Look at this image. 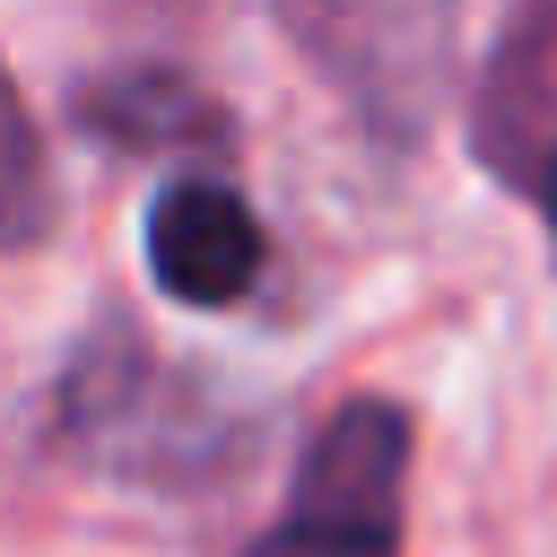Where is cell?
<instances>
[{"mask_svg": "<svg viewBox=\"0 0 557 557\" xmlns=\"http://www.w3.org/2000/svg\"><path fill=\"white\" fill-rule=\"evenodd\" d=\"M296 61L374 148H418L461 70V0H270Z\"/></svg>", "mask_w": 557, "mask_h": 557, "instance_id": "1", "label": "cell"}, {"mask_svg": "<svg viewBox=\"0 0 557 557\" xmlns=\"http://www.w3.org/2000/svg\"><path fill=\"white\" fill-rule=\"evenodd\" d=\"M400 505H409V409L348 400L305 444L287 513L244 557H400Z\"/></svg>", "mask_w": 557, "mask_h": 557, "instance_id": "2", "label": "cell"}, {"mask_svg": "<svg viewBox=\"0 0 557 557\" xmlns=\"http://www.w3.org/2000/svg\"><path fill=\"white\" fill-rule=\"evenodd\" d=\"M270 261V235L252 218V200L218 174H174L157 200H148V278L174 296V305H244L252 278Z\"/></svg>", "mask_w": 557, "mask_h": 557, "instance_id": "3", "label": "cell"}, {"mask_svg": "<svg viewBox=\"0 0 557 557\" xmlns=\"http://www.w3.org/2000/svg\"><path fill=\"white\" fill-rule=\"evenodd\" d=\"M548 139H557V0H531V9L505 26V44H496V61H487V78H479L470 148H479L505 183H522Z\"/></svg>", "mask_w": 557, "mask_h": 557, "instance_id": "4", "label": "cell"}, {"mask_svg": "<svg viewBox=\"0 0 557 557\" xmlns=\"http://www.w3.org/2000/svg\"><path fill=\"white\" fill-rule=\"evenodd\" d=\"M78 122L113 148H139V157H183V148H226V113L209 87H191L183 70H113L96 87H78Z\"/></svg>", "mask_w": 557, "mask_h": 557, "instance_id": "5", "label": "cell"}, {"mask_svg": "<svg viewBox=\"0 0 557 557\" xmlns=\"http://www.w3.org/2000/svg\"><path fill=\"white\" fill-rule=\"evenodd\" d=\"M52 226V165H44V139L0 70V252H26L35 235Z\"/></svg>", "mask_w": 557, "mask_h": 557, "instance_id": "6", "label": "cell"}, {"mask_svg": "<svg viewBox=\"0 0 557 557\" xmlns=\"http://www.w3.org/2000/svg\"><path fill=\"white\" fill-rule=\"evenodd\" d=\"M513 191H531V209H540V218H548V244H557V139H548V148H540V157H531V174H522V183H513Z\"/></svg>", "mask_w": 557, "mask_h": 557, "instance_id": "7", "label": "cell"}]
</instances>
